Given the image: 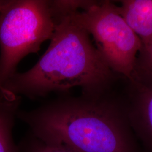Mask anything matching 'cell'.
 <instances>
[{
    "label": "cell",
    "instance_id": "1",
    "mask_svg": "<svg viewBox=\"0 0 152 152\" xmlns=\"http://www.w3.org/2000/svg\"><path fill=\"white\" fill-rule=\"evenodd\" d=\"M31 134L75 152H145L131 126L121 92L63 96L18 111Z\"/></svg>",
    "mask_w": 152,
    "mask_h": 152
},
{
    "label": "cell",
    "instance_id": "2",
    "mask_svg": "<svg viewBox=\"0 0 152 152\" xmlns=\"http://www.w3.org/2000/svg\"><path fill=\"white\" fill-rule=\"evenodd\" d=\"M73 12L58 19L49 48L37 63L28 71L16 73L4 84L7 91L34 99L73 87L88 95L114 88L122 77L107 65L89 33L73 19Z\"/></svg>",
    "mask_w": 152,
    "mask_h": 152
},
{
    "label": "cell",
    "instance_id": "3",
    "mask_svg": "<svg viewBox=\"0 0 152 152\" xmlns=\"http://www.w3.org/2000/svg\"><path fill=\"white\" fill-rule=\"evenodd\" d=\"M56 26L50 1H5L0 10V84L16 73L28 55L50 39Z\"/></svg>",
    "mask_w": 152,
    "mask_h": 152
},
{
    "label": "cell",
    "instance_id": "4",
    "mask_svg": "<svg viewBox=\"0 0 152 152\" xmlns=\"http://www.w3.org/2000/svg\"><path fill=\"white\" fill-rule=\"evenodd\" d=\"M72 16L92 36L109 68L118 76L130 78L142 44L121 14L119 6L110 1H92Z\"/></svg>",
    "mask_w": 152,
    "mask_h": 152
},
{
    "label": "cell",
    "instance_id": "5",
    "mask_svg": "<svg viewBox=\"0 0 152 152\" xmlns=\"http://www.w3.org/2000/svg\"><path fill=\"white\" fill-rule=\"evenodd\" d=\"M121 91L131 128L145 152H152V75L133 71Z\"/></svg>",
    "mask_w": 152,
    "mask_h": 152
},
{
    "label": "cell",
    "instance_id": "6",
    "mask_svg": "<svg viewBox=\"0 0 152 152\" xmlns=\"http://www.w3.org/2000/svg\"><path fill=\"white\" fill-rule=\"evenodd\" d=\"M121 14L141 39L142 46L152 42V0H122Z\"/></svg>",
    "mask_w": 152,
    "mask_h": 152
},
{
    "label": "cell",
    "instance_id": "7",
    "mask_svg": "<svg viewBox=\"0 0 152 152\" xmlns=\"http://www.w3.org/2000/svg\"><path fill=\"white\" fill-rule=\"evenodd\" d=\"M20 103L19 96L0 97V152H18L12 137L14 118Z\"/></svg>",
    "mask_w": 152,
    "mask_h": 152
},
{
    "label": "cell",
    "instance_id": "8",
    "mask_svg": "<svg viewBox=\"0 0 152 152\" xmlns=\"http://www.w3.org/2000/svg\"><path fill=\"white\" fill-rule=\"evenodd\" d=\"M18 152H75L64 147L51 144L31 134L18 147Z\"/></svg>",
    "mask_w": 152,
    "mask_h": 152
},
{
    "label": "cell",
    "instance_id": "9",
    "mask_svg": "<svg viewBox=\"0 0 152 152\" xmlns=\"http://www.w3.org/2000/svg\"><path fill=\"white\" fill-rule=\"evenodd\" d=\"M134 71L152 75V42L142 46L137 56Z\"/></svg>",
    "mask_w": 152,
    "mask_h": 152
},
{
    "label": "cell",
    "instance_id": "10",
    "mask_svg": "<svg viewBox=\"0 0 152 152\" xmlns=\"http://www.w3.org/2000/svg\"><path fill=\"white\" fill-rule=\"evenodd\" d=\"M4 1H0V10L1 9L2 6L4 5ZM0 95L4 97H9V96H11L12 95H13V94L7 91L5 89L2 87V86L1 84H0Z\"/></svg>",
    "mask_w": 152,
    "mask_h": 152
}]
</instances>
